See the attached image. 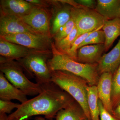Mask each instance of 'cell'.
I'll return each instance as SVG.
<instances>
[{
    "mask_svg": "<svg viewBox=\"0 0 120 120\" xmlns=\"http://www.w3.org/2000/svg\"><path fill=\"white\" fill-rule=\"evenodd\" d=\"M42 85V91L34 98L20 103L15 111L9 115L8 120L15 118L22 120L38 115L53 119L60 110L66 108L75 101L52 82Z\"/></svg>",
    "mask_w": 120,
    "mask_h": 120,
    "instance_id": "cell-1",
    "label": "cell"
},
{
    "mask_svg": "<svg viewBox=\"0 0 120 120\" xmlns=\"http://www.w3.org/2000/svg\"><path fill=\"white\" fill-rule=\"evenodd\" d=\"M51 49L52 57L47 62L50 71H67L86 80L89 86H97L100 76L98 72V64H83L72 60L58 51L54 42Z\"/></svg>",
    "mask_w": 120,
    "mask_h": 120,
    "instance_id": "cell-2",
    "label": "cell"
},
{
    "mask_svg": "<svg viewBox=\"0 0 120 120\" xmlns=\"http://www.w3.org/2000/svg\"><path fill=\"white\" fill-rule=\"evenodd\" d=\"M51 72V82L71 95L82 107L87 119L91 120L87 101V87L89 85L87 81L67 71Z\"/></svg>",
    "mask_w": 120,
    "mask_h": 120,
    "instance_id": "cell-3",
    "label": "cell"
},
{
    "mask_svg": "<svg viewBox=\"0 0 120 120\" xmlns=\"http://www.w3.org/2000/svg\"><path fill=\"white\" fill-rule=\"evenodd\" d=\"M17 61L0 56V70L12 85L26 95H38L42 91V85L31 82Z\"/></svg>",
    "mask_w": 120,
    "mask_h": 120,
    "instance_id": "cell-4",
    "label": "cell"
},
{
    "mask_svg": "<svg viewBox=\"0 0 120 120\" xmlns=\"http://www.w3.org/2000/svg\"><path fill=\"white\" fill-rule=\"evenodd\" d=\"M50 55L52 51H34L17 62L30 75L35 77L37 83L42 85L52 82V72L47 64Z\"/></svg>",
    "mask_w": 120,
    "mask_h": 120,
    "instance_id": "cell-5",
    "label": "cell"
},
{
    "mask_svg": "<svg viewBox=\"0 0 120 120\" xmlns=\"http://www.w3.org/2000/svg\"><path fill=\"white\" fill-rule=\"evenodd\" d=\"M71 17L75 21V26L77 28L76 39L82 34L92 32L103 26L105 22L108 20L94 9L83 6L78 8L71 7Z\"/></svg>",
    "mask_w": 120,
    "mask_h": 120,
    "instance_id": "cell-6",
    "label": "cell"
},
{
    "mask_svg": "<svg viewBox=\"0 0 120 120\" xmlns=\"http://www.w3.org/2000/svg\"><path fill=\"white\" fill-rule=\"evenodd\" d=\"M52 37L47 35L22 33L6 35L0 38L32 50L47 52L52 51L51 47L53 42Z\"/></svg>",
    "mask_w": 120,
    "mask_h": 120,
    "instance_id": "cell-7",
    "label": "cell"
},
{
    "mask_svg": "<svg viewBox=\"0 0 120 120\" xmlns=\"http://www.w3.org/2000/svg\"><path fill=\"white\" fill-rule=\"evenodd\" d=\"M19 18L37 32L52 37L50 33V15L44 7L36 6L28 15Z\"/></svg>",
    "mask_w": 120,
    "mask_h": 120,
    "instance_id": "cell-8",
    "label": "cell"
},
{
    "mask_svg": "<svg viewBox=\"0 0 120 120\" xmlns=\"http://www.w3.org/2000/svg\"><path fill=\"white\" fill-rule=\"evenodd\" d=\"M22 33L43 34L34 30L19 17L0 12V37Z\"/></svg>",
    "mask_w": 120,
    "mask_h": 120,
    "instance_id": "cell-9",
    "label": "cell"
},
{
    "mask_svg": "<svg viewBox=\"0 0 120 120\" xmlns=\"http://www.w3.org/2000/svg\"><path fill=\"white\" fill-rule=\"evenodd\" d=\"M113 74L105 72L100 75L97 87L99 99L105 109L113 115V110L112 103V80Z\"/></svg>",
    "mask_w": 120,
    "mask_h": 120,
    "instance_id": "cell-10",
    "label": "cell"
},
{
    "mask_svg": "<svg viewBox=\"0 0 120 120\" xmlns=\"http://www.w3.org/2000/svg\"><path fill=\"white\" fill-rule=\"evenodd\" d=\"M0 5L1 12L19 17L28 15L36 6L23 0H1Z\"/></svg>",
    "mask_w": 120,
    "mask_h": 120,
    "instance_id": "cell-11",
    "label": "cell"
},
{
    "mask_svg": "<svg viewBox=\"0 0 120 120\" xmlns=\"http://www.w3.org/2000/svg\"><path fill=\"white\" fill-rule=\"evenodd\" d=\"M120 65V39L112 49L102 56L98 64V74L109 72L113 75Z\"/></svg>",
    "mask_w": 120,
    "mask_h": 120,
    "instance_id": "cell-12",
    "label": "cell"
},
{
    "mask_svg": "<svg viewBox=\"0 0 120 120\" xmlns=\"http://www.w3.org/2000/svg\"><path fill=\"white\" fill-rule=\"evenodd\" d=\"M104 52V44L84 46L77 50V61L83 64H98Z\"/></svg>",
    "mask_w": 120,
    "mask_h": 120,
    "instance_id": "cell-13",
    "label": "cell"
},
{
    "mask_svg": "<svg viewBox=\"0 0 120 120\" xmlns=\"http://www.w3.org/2000/svg\"><path fill=\"white\" fill-rule=\"evenodd\" d=\"M34 51L35 50L0 38V54L2 57L17 60L24 58Z\"/></svg>",
    "mask_w": 120,
    "mask_h": 120,
    "instance_id": "cell-14",
    "label": "cell"
},
{
    "mask_svg": "<svg viewBox=\"0 0 120 120\" xmlns=\"http://www.w3.org/2000/svg\"><path fill=\"white\" fill-rule=\"evenodd\" d=\"M26 95L21 90L12 85L4 73L0 72V98L4 101L16 99L23 103L28 101Z\"/></svg>",
    "mask_w": 120,
    "mask_h": 120,
    "instance_id": "cell-15",
    "label": "cell"
},
{
    "mask_svg": "<svg viewBox=\"0 0 120 120\" xmlns=\"http://www.w3.org/2000/svg\"><path fill=\"white\" fill-rule=\"evenodd\" d=\"M102 29L105 33V37L104 45L105 52H106L120 36V17L108 20L105 22Z\"/></svg>",
    "mask_w": 120,
    "mask_h": 120,
    "instance_id": "cell-16",
    "label": "cell"
},
{
    "mask_svg": "<svg viewBox=\"0 0 120 120\" xmlns=\"http://www.w3.org/2000/svg\"><path fill=\"white\" fill-rule=\"evenodd\" d=\"M56 120H84L87 118L83 110L75 101L64 109L58 111Z\"/></svg>",
    "mask_w": 120,
    "mask_h": 120,
    "instance_id": "cell-17",
    "label": "cell"
},
{
    "mask_svg": "<svg viewBox=\"0 0 120 120\" xmlns=\"http://www.w3.org/2000/svg\"><path fill=\"white\" fill-rule=\"evenodd\" d=\"M120 0H98L94 10L108 20L117 17Z\"/></svg>",
    "mask_w": 120,
    "mask_h": 120,
    "instance_id": "cell-18",
    "label": "cell"
},
{
    "mask_svg": "<svg viewBox=\"0 0 120 120\" xmlns=\"http://www.w3.org/2000/svg\"><path fill=\"white\" fill-rule=\"evenodd\" d=\"M71 7L64 6L61 7L56 12L52 24L50 33L53 37L60 28L68 22L71 17Z\"/></svg>",
    "mask_w": 120,
    "mask_h": 120,
    "instance_id": "cell-19",
    "label": "cell"
},
{
    "mask_svg": "<svg viewBox=\"0 0 120 120\" xmlns=\"http://www.w3.org/2000/svg\"><path fill=\"white\" fill-rule=\"evenodd\" d=\"M87 91V101L91 120H100L97 86H88Z\"/></svg>",
    "mask_w": 120,
    "mask_h": 120,
    "instance_id": "cell-20",
    "label": "cell"
},
{
    "mask_svg": "<svg viewBox=\"0 0 120 120\" xmlns=\"http://www.w3.org/2000/svg\"><path fill=\"white\" fill-rule=\"evenodd\" d=\"M111 99L114 110L120 103V65L113 75Z\"/></svg>",
    "mask_w": 120,
    "mask_h": 120,
    "instance_id": "cell-21",
    "label": "cell"
},
{
    "mask_svg": "<svg viewBox=\"0 0 120 120\" xmlns=\"http://www.w3.org/2000/svg\"><path fill=\"white\" fill-rule=\"evenodd\" d=\"M77 34V28L75 26L73 30L68 36L57 42H54L56 49L61 52L66 54L71 49L76 39Z\"/></svg>",
    "mask_w": 120,
    "mask_h": 120,
    "instance_id": "cell-22",
    "label": "cell"
},
{
    "mask_svg": "<svg viewBox=\"0 0 120 120\" xmlns=\"http://www.w3.org/2000/svg\"><path fill=\"white\" fill-rule=\"evenodd\" d=\"M102 27L98 28L90 34L80 45L79 49L86 45L105 44V37L104 31L101 30Z\"/></svg>",
    "mask_w": 120,
    "mask_h": 120,
    "instance_id": "cell-23",
    "label": "cell"
},
{
    "mask_svg": "<svg viewBox=\"0 0 120 120\" xmlns=\"http://www.w3.org/2000/svg\"><path fill=\"white\" fill-rule=\"evenodd\" d=\"M75 26V21L71 17V19L65 25L61 27L54 36L55 42H57L70 34Z\"/></svg>",
    "mask_w": 120,
    "mask_h": 120,
    "instance_id": "cell-24",
    "label": "cell"
},
{
    "mask_svg": "<svg viewBox=\"0 0 120 120\" xmlns=\"http://www.w3.org/2000/svg\"><path fill=\"white\" fill-rule=\"evenodd\" d=\"M94 31L86 33L78 37L73 42L71 49L65 54L72 60L77 61V51L79 49V46L85 40V39Z\"/></svg>",
    "mask_w": 120,
    "mask_h": 120,
    "instance_id": "cell-25",
    "label": "cell"
},
{
    "mask_svg": "<svg viewBox=\"0 0 120 120\" xmlns=\"http://www.w3.org/2000/svg\"><path fill=\"white\" fill-rule=\"evenodd\" d=\"M20 104L15 103L11 101L0 100V113H10L12 110L19 107Z\"/></svg>",
    "mask_w": 120,
    "mask_h": 120,
    "instance_id": "cell-26",
    "label": "cell"
},
{
    "mask_svg": "<svg viewBox=\"0 0 120 120\" xmlns=\"http://www.w3.org/2000/svg\"><path fill=\"white\" fill-rule=\"evenodd\" d=\"M98 105L99 109L100 120H117L106 110L101 101L99 99Z\"/></svg>",
    "mask_w": 120,
    "mask_h": 120,
    "instance_id": "cell-27",
    "label": "cell"
},
{
    "mask_svg": "<svg viewBox=\"0 0 120 120\" xmlns=\"http://www.w3.org/2000/svg\"><path fill=\"white\" fill-rule=\"evenodd\" d=\"M79 4L87 8L95 9L97 5V1L94 0H75Z\"/></svg>",
    "mask_w": 120,
    "mask_h": 120,
    "instance_id": "cell-28",
    "label": "cell"
},
{
    "mask_svg": "<svg viewBox=\"0 0 120 120\" xmlns=\"http://www.w3.org/2000/svg\"><path fill=\"white\" fill-rule=\"evenodd\" d=\"M113 116L117 120H120V103L113 110Z\"/></svg>",
    "mask_w": 120,
    "mask_h": 120,
    "instance_id": "cell-29",
    "label": "cell"
},
{
    "mask_svg": "<svg viewBox=\"0 0 120 120\" xmlns=\"http://www.w3.org/2000/svg\"><path fill=\"white\" fill-rule=\"evenodd\" d=\"M8 116L6 113H0V120H8Z\"/></svg>",
    "mask_w": 120,
    "mask_h": 120,
    "instance_id": "cell-30",
    "label": "cell"
},
{
    "mask_svg": "<svg viewBox=\"0 0 120 120\" xmlns=\"http://www.w3.org/2000/svg\"><path fill=\"white\" fill-rule=\"evenodd\" d=\"M34 120H53V119H47L46 118H43L41 116L36 117L34 118Z\"/></svg>",
    "mask_w": 120,
    "mask_h": 120,
    "instance_id": "cell-31",
    "label": "cell"
},
{
    "mask_svg": "<svg viewBox=\"0 0 120 120\" xmlns=\"http://www.w3.org/2000/svg\"><path fill=\"white\" fill-rule=\"evenodd\" d=\"M117 17H120V6L117 12Z\"/></svg>",
    "mask_w": 120,
    "mask_h": 120,
    "instance_id": "cell-32",
    "label": "cell"
},
{
    "mask_svg": "<svg viewBox=\"0 0 120 120\" xmlns=\"http://www.w3.org/2000/svg\"><path fill=\"white\" fill-rule=\"evenodd\" d=\"M20 120L19 119H18V118H14V119H12V120Z\"/></svg>",
    "mask_w": 120,
    "mask_h": 120,
    "instance_id": "cell-33",
    "label": "cell"
},
{
    "mask_svg": "<svg viewBox=\"0 0 120 120\" xmlns=\"http://www.w3.org/2000/svg\"><path fill=\"white\" fill-rule=\"evenodd\" d=\"M28 119H24V120H28Z\"/></svg>",
    "mask_w": 120,
    "mask_h": 120,
    "instance_id": "cell-34",
    "label": "cell"
},
{
    "mask_svg": "<svg viewBox=\"0 0 120 120\" xmlns=\"http://www.w3.org/2000/svg\"><path fill=\"white\" fill-rule=\"evenodd\" d=\"M84 120H88V119H87V118H86V119H85Z\"/></svg>",
    "mask_w": 120,
    "mask_h": 120,
    "instance_id": "cell-35",
    "label": "cell"
}]
</instances>
